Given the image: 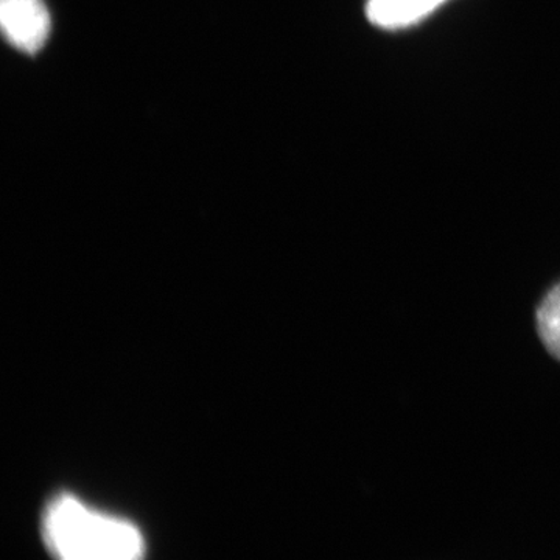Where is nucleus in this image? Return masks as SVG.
Here are the masks:
<instances>
[{
  "instance_id": "1",
  "label": "nucleus",
  "mask_w": 560,
  "mask_h": 560,
  "mask_svg": "<svg viewBox=\"0 0 560 560\" xmlns=\"http://www.w3.org/2000/svg\"><path fill=\"white\" fill-rule=\"evenodd\" d=\"M43 537L61 559L130 560L142 558L145 551L135 525L92 511L69 495L58 497L44 512Z\"/></svg>"
},
{
  "instance_id": "2",
  "label": "nucleus",
  "mask_w": 560,
  "mask_h": 560,
  "mask_svg": "<svg viewBox=\"0 0 560 560\" xmlns=\"http://www.w3.org/2000/svg\"><path fill=\"white\" fill-rule=\"evenodd\" d=\"M0 25L14 49L36 54L50 35V13L43 0H0Z\"/></svg>"
},
{
  "instance_id": "3",
  "label": "nucleus",
  "mask_w": 560,
  "mask_h": 560,
  "mask_svg": "<svg viewBox=\"0 0 560 560\" xmlns=\"http://www.w3.org/2000/svg\"><path fill=\"white\" fill-rule=\"evenodd\" d=\"M448 0H368L366 16L375 27L397 32L431 16Z\"/></svg>"
},
{
  "instance_id": "4",
  "label": "nucleus",
  "mask_w": 560,
  "mask_h": 560,
  "mask_svg": "<svg viewBox=\"0 0 560 560\" xmlns=\"http://www.w3.org/2000/svg\"><path fill=\"white\" fill-rule=\"evenodd\" d=\"M536 327L544 348L560 361V282L537 305Z\"/></svg>"
}]
</instances>
